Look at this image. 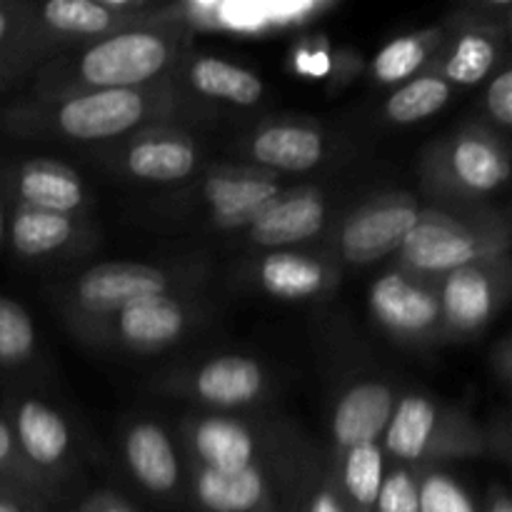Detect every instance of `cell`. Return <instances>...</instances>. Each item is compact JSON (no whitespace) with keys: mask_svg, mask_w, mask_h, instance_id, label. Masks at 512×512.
Returning a JSON list of instances; mask_svg holds the SVG:
<instances>
[{"mask_svg":"<svg viewBox=\"0 0 512 512\" xmlns=\"http://www.w3.org/2000/svg\"><path fill=\"white\" fill-rule=\"evenodd\" d=\"M175 60V40L153 28H128L88 45L78 78L88 90H140Z\"/></svg>","mask_w":512,"mask_h":512,"instance_id":"1","label":"cell"},{"mask_svg":"<svg viewBox=\"0 0 512 512\" xmlns=\"http://www.w3.org/2000/svg\"><path fill=\"white\" fill-rule=\"evenodd\" d=\"M493 240L443 215H420L398 248L400 265L415 275H450L488 258Z\"/></svg>","mask_w":512,"mask_h":512,"instance_id":"2","label":"cell"},{"mask_svg":"<svg viewBox=\"0 0 512 512\" xmlns=\"http://www.w3.org/2000/svg\"><path fill=\"white\" fill-rule=\"evenodd\" d=\"M148 108L145 90H85L60 103L50 123L70 140H108L143 123Z\"/></svg>","mask_w":512,"mask_h":512,"instance_id":"3","label":"cell"},{"mask_svg":"<svg viewBox=\"0 0 512 512\" xmlns=\"http://www.w3.org/2000/svg\"><path fill=\"white\" fill-rule=\"evenodd\" d=\"M175 280L165 270L143 263H103L85 270L73 285L78 308L93 315H115L128 305L170 295Z\"/></svg>","mask_w":512,"mask_h":512,"instance_id":"4","label":"cell"},{"mask_svg":"<svg viewBox=\"0 0 512 512\" xmlns=\"http://www.w3.org/2000/svg\"><path fill=\"white\" fill-rule=\"evenodd\" d=\"M420 208L410 198H383L355 210L340 230V253L353 265H373L398 253L418 225Z\"/></svg>","mask_w":512,"mask_h":512,"instance_id":"5","label":"cell"},{"mask_svg":"<svg viewBox=\"0 0 512 512\" xmlns=\"http://www.w3.org/2000/svg\"><path fill=\"white\" fill-rule=\"evenodd\" d=\"M368 308L375 323L400 340L428 338L443 323L438 295L403 270H390L370 285Z\"/></svg>","mask_w":512,"mask_h":512,"instance_id":"6","label":"cell"},{"mask_svg":"<svg viewBox=\"0 0 512 512\" xmlns=\"http://www.w3.org/2000/svg\"><path fill=\"white\" fill-rule=\"evenodd\" d=\"M398 395L388 383L363 380L345 390L333 408L330 435L343 450L355 445L378 443L393 418Z\"/></svg>","mask_w":512,"mask_h":512,"instance_id":"7","label":"cell"},{"mask_svg":"<svg viewBox=\"0 0 512 512\" xmlns=\"http://www.w3.org/2000/svg\"><path fill=\"white\" fill-rule=\"evenodd\" d=\"M328 223V205L313 190H295L275 198L248 228L250 240L260 248L288 250L313 240Z\"/></svg>","mask_w":512,"mask_h":512,"instance_id":"8","label":"cell"},{"mask_svg":"<svg viewBox=\"0 0 512 512\" xmlns=\"http://www.w3.org/2000/svg\"><path fill=\"white\" fill-rule=\"evenodd\" d=\"M8 423L23 460L30 468H38L35 473L60 468L68 460L73 435L63 415L48 403L38 398L20 400Z\"/></svg>","mask_w":512,"mask_h":512,"instance_id":"9","label":"cell"},{"mask_svg":"<svg viewBox=\"0 0 512 512\" xmlns=\"http://www.w3.org/2000/svg\"><path fill=\"white\" fill-rule=\"evenodd\" d=\"M280 195L283 188L275 180L250 173L215 175L203 188L210 218L223 230H248Z\"/></svg>","mask_w":512,"mask_h":512,"instance_id":"10","label":"cell"},{"mask_svg":"<svg viewBox=\"0 0 512 512\" xmlns=\"http://www.w3.org/2000/svg\"><path fill=\"white\" fill-rule=\"evenodd\" d=\"M188 445L200 468L243 470L258 465V435L228 415H205L188 423Z\"/></svg>","mask_w":512,"mask_h":512,"instance_id":"11","label":"cell"},{"mask_svg":"<svg viewBox=\"0 0 512 512\" xmlns=\"http://www.w3.org/2000/svg\"><path fill=\"white\" fill-rule=\"evenodd\" d=\"M193 498L203 512H275L273 490L258 465L243 470L198 468Z\"/></svg>","mask_w":512,"mask_h":512,"instance_id":"12","label":"cell"},{"mask_svg":"<svg viewBox=\"0 0 512 512\" xmlns=\"http://www.w3.org/2000/svg\"><path fill=\"white\" fill-rule=\"evenodd\" d=\"M498 285L480 263L465 265L445 275L440 290V318L458 333H475L485 328L498 310Z\"/></svg>","mask_w":512,"mask_h":512,"instance_id":"13","label":"cell"},{"mask_svg":"<svg viewBox=\"0 0 512 512\" xmlns=\"http://www.w3.org/2000/svg\"><path fill=\"white\" fill-rule=\"evenodd\" d=\"M188 325V308L173 293L140 300L115 313V333L125 345L138 350H158L178 343Z\"/></svg>","mask_w":512,"mask_h":512,"instance_id":"14","label":"cell"},{"mask_svg":"<svg viewBox=\"0 0 512 512\" xmlns=\"http://www.w3.org/2000/svg\"><path fill=\"white\" fill-rule=\"evenodd\" d=\"M190 388L205 405L240 408L260 398L265 388V373L258 360L248 355H218L195 370Z\"/></svg>","mask_w":512,"mask_h":512,"instance_id":"15","label":"cell"},{"mask_svg":"<svg viewBox=\"0 0 512 512\" xmlns=\"http://www.w3.org/2000/svg\"><path fill=\"white\" fill-rule=\"evenodd\" d=\"M123 453L128 470L148 493L168 495L180 483V463L170 435L158 423H133L125 433Z\"/></svg>","mask_w":512,"mask_h":512,"instance_id":"16","label":"cell"},{"mask_svg":"<svg viewBox=\"0 0 512 512\" xmlns=\"http://www.w3.org/2000/svg\"><path fill=\"white\" fill-rule=\"evenodd\" d=\"M13 190L18 205L75 215L85 205V188L78 175L55 160H28L13 173Z\"/></svg>","mask_w":512,"mask_h":512,"instance_id":"17","label":"cell"},{"mask_svg":"<svg viewBox=\"0 0 512 512\" xmlns=\"http://www.w3.org/2000/svg\"><path fill=\"white\" fill-rule=\"evenodd\" d=\"M440 433V410L430 398L410 393L395 403L393 418L383 433V453L400 465L425 460L435 450Z\"/></svg>","mask_w":512,"mask_h":512,"instance_id":"18","label":"cell"},{"mask_svg":"<svg viewBox=\"0 0 512 512\" xmlns=\"http://www.w3.org/2000/svg\"><path fill=\"white\" fill-rule=\"evenodd\" d=\"M250 155L258 165L283 170V173H305L325 158V138L320 130L298 123L265 125L250 140Z\"/></svg>","mask_w":512,"mask_h":512,"instance_id":"19","label":"cell"},{"mask_svg":"<svg viewBox=\"0 0 512 512\" xmlns=\"http://www.w3.org/2000/svg\"><path fill=\"white\" fill-rule=\"evenodd\" d=\"M330 283L328 265L293 250H270L258 263V285L268 295L288 303L310 300Z\"/></svg>","mask_w":512,"mask_h":512,"instance_id":"20","label":"cell"},{"mask_svg":"<svg viewBox=\"0 0 512 512\" xmlns=\"http://www.w3.org/2000/svg\"><path fill=\"white\" fill-rule=\"evenodd\" d=\"M198 160V148L183 135H148L125 150L123 165L138 180L173 183L193 175Z\"/></svg>","mask_w":512,"mask_h":512,"instance_id":"21","label":"cell"},{"mask_svg":"<svg viewBox=\"0 0 512 512\" xmlns=\"http://www.w3.org/2000/svg\"><path fill=\"white\" fill-rule=\"evenodd\" d=\"M448 170L455 183L475 195L495 193L508 183L510 163L493 140L478 133L460 135L448 150Z\"/></svg>","mask_w":512,"mask_h":512,"instance_id":"22","label":"cell"},{"mask_svg":"<svg viewBox=\"0 0 512 512\" xmlns=\"http://www.w3.org/2000/svg\"><path fill=\"white\" fill-rule=\"evenodd\" d=\"M78 235L75 215L18 205L10 223V245L20 258H48L68 248Z\"/></svg>","mask_w":512,"mask_h":512,"instance_id":"23","label":"cell"},{"mask_svg":"<svg viewBox=\"0 0 512 512\" xmlns=\"http://www.w3.org/2000/svg\"><path fill=\"white\" fill-rule=\"evenodd\" d=\"M185 80L198 93L233 105H255L265 93V85L258 73L240 68L230 60L215 58V55L195 58L185 70Z\"/></svg>","mask_w":512,"mask_h":512,"instance_id":"24","label":"cell"},{"mask_svg":"<svg viewBox=\"0 0 512 512\" xmlns=\"http://www.w3.org/2000/svg\"><path fill=\"white\" fill-rule=\"evenodd\" d=\"M340 465V495L350 512H373L375 498L385 478V453L378 443L355 445L343 450Z\"/></svg>","mask_w":512,"mask_h":512,"instance_id":"25","label":"cell"},{"mask_svg":"<svg viewBox=\"0 0 512 512\" xmlns=\"http://www.w3.org/2000/svg\"><path fill=\"white\" fill-rule=\"evenodd\" d=\"M40 20L68 38H105L123 25L118 8L93 0H50L40 8Z\"/></svg>","mask_w":512,"mask_h":512,"instance_id":"26","label":"cell"},{"mask_svg":"<svg viewBox=\"0 0 512 512\" xmlns=\"http://www.w3.org/2000/svg\"><path fill=\"white\" fill-rule=\"evenodd\" d=\"M453 88L440 75H418L400 85L388 100H385V115L390 123L410 125L418 120L430 118L448 105Z\"/></svg>","mask_w":512,"mask_h":512,"instance_id":"27","label":"cell"},{"mask_svg":"<svg viewBox=\"0 0 512 512\" xmlns=\"http://www.w3.org/2000/svg\"><path fill=\"white\" fill-rule=\"evenodd\" d=\"M500 45L493 33L488 30H473L465 33L455 43L453 53L445 63V80H453L458 85H478L488 78L490 70L498 65Z\"/></svg>","mask_w":512,"mask_h":512,"instance_id":"28","label":"cell"},{"mask_svg":"<svg viewBox=\"0 0 512 512\" xmlns=\"http://www.w3.org/2000/svg\"><path fill=\"white\" fill-rule=\"evenodd\" d=\"M38 348V330L28 310L0 295V368L28 363Z\"/></svg>","mask_w":512,"mask_h":512,"instance_id":"29","label":"cell"},{"mask_svg":"<svg viewBox=\"0 0 512 512\" xmlns=\"http://www.w3.org/2000/svg\"><path fill=\"white\" fill-rule=\"evenodd\" d=\"M430 40L423 35H403V38L390 40L385 48L373 58L370 73L378 83L383 85H398L403 80L413 78L420 68H423L425 58H428Z\"/></svg>","mask_w":512,"mask_h":512,"instance_id":"30","label":"cell"},{"mask_svg":"<svg viewBox=\"0 0 512 512\" xmlns=\"http://www.w3.org/2000/svg\"><path fill=\"white\" fill-rule=\"evenodd\" d=\"M418 512H478L468 490L445 473L418 478Z\"/></svg>","mask_w":512,"mask_h":512,"instance_id":"31","label":"cell"},{"mask_svg":"<svg viewBox=\"0 0 512 512\" xmlns=\"http://www.w3.org/2000/svg\"><path fill=\"white\" fill-rule=\"evenodd\" d=\"M373 512H418V478L413 470L405 465L385 470Z\"/></svg>","mask_w":512,"mask_h":512,"instance_id":"32","label":"cell"},{"mask_svg":"<svg viewBox=\"0 0 512 512\" xmlns=\"http://www.w3.org/2000/svg\"><path fill=\"white\" fill-rule=\"evenodd\" d=\"M35 478L33 473L25 470V460L20 455L18 445H15L13 430L5 418H0V485H15V488L33 490Z\"/></svg>","mask_w":512,"mask_h":512,"instance_id":"33","label":"cell"},{"mask_svg":"<svg viewBox=\"0 0 512 512\" xmlns=\"http://www.w3.org/2000/svg\"><path fill=\"white\" fill-rule=\"evenodd\" d=\"M488 113L500 125L512 123V70H500L488 88Z\"/></svg>","mask_w":512,"mask_h":512,"instance_id":"34","label":"cell"},{"mask_svg":"<svg viewBox=\"0 0 512 512\" xmlns=\"http://www.w3.org/2000/svg\"><path fill=\"white\" fill-rule=\"evenodd\" d=\"M0 512H43V505L30 490L0 485Z\"/></svg>","mask_w":512,"mask_h":512,"instance_id":"35","label":"cell"},{"mask_svg":"<svg viewBox=\"0 0 512 512\" xmlns=\"http://www.w3.org/2000/svg\"><path fill=\"white\" fill-rule=\"evenodd\" d=\"M303 512H350L335 485H320L305 500Z\"/></svg>","mask_w":512,"mask_h":512,"instance_id":"36","label":"cell"},{"mask_svg":"<svg viewBox=\"0 0 512 512\" xmlns=\"http://www.w3.org/2000/svg\"><path fill=\"white\" fill-rule=\"evenodd\" d=\"M80 512H135L130 505H125L120 498H110V495H100V498L90 500Z\"/></svg>","mask_w":512,"mask_h":512,"instance_id":"37","label":"cell"},{"mask_svg":"<svg viewBox=\"0 0 512 512\" xmlns=\"http://www.w3.org/2000/svg\"><path fill=\"white\" fill-rule=\"evenodd\" d=\"M15 25L18 20L13 18V10L8 5H0V53L15 40Z\"/></svg>","mask_w":512,"mask_h":512,"instance_id":"38","label":"cell"},{"mask_svg":"<svg viewBox=\"0 0 512 512\" xmlns=\"http://www.w3.org/2000/svg\"><path fill=\"white\" fill-rule=\"evenodd\" d=\"M485 512H512L510 498L503 493V490H495V493H490V503Z\"/></svg>","mask_w":512,"mask_h":512,"instance_id":"39","label":"cell"},{"mask_svg":"<svg viewBox=\"0 0 512 512\" xmlns=\"http://www.w3.org/2000/svg\"><path fill=\"white\" fill-rule=\"evenodd\" d=\"M5 230H8V225H5V213H3V205H0V243L5 240Z\"/></svg>","mask_w":512,"mask_h":512,"instance_id":"40","label":"cell"}]
</instances>
